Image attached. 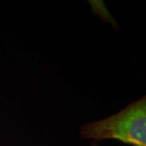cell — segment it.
<instances>
[{
    "instance_id": "obj_1",
    "label": "cell",
    "mask_w": 146,
    "mask_h": 146,
    "mask_svg": "<svg viewBox=\"0 0 146 146\" xmlns=\"http://www.w3.org/2000/svg\"><path fill=\"white\" fill-rule=\"evenodd\" d=\"M80 135L86 139L117 140L131 146H146L145 97L107 119L84 124Z\"/></svg>"
},
{
    "instance_id": "obj_2",
    "label": "cell",
    "mask_w": 146,
    "mask_h": 146,
    "mask_svg": "<svg viewBox=\"0 0 146 146\" xmlns=\"http://www.w3.org/2000/svg\"><path fill=\"white\" fill-rule=\"evenodd\" d=\"M93 146H97V145H95V144H94V145H93Z\"/></svg>"
}]
</instances>
